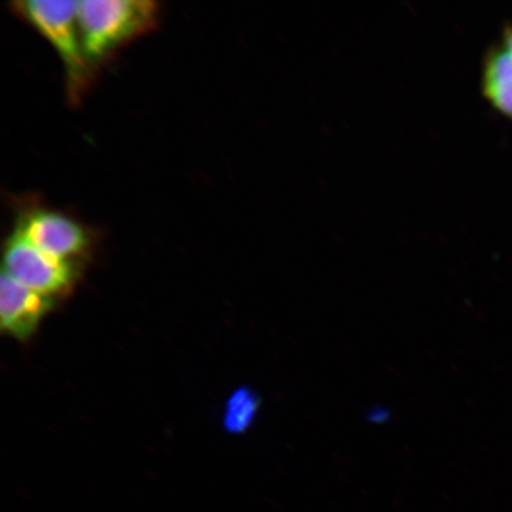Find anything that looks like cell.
<instances>
[{
	"instance_id": "7",
	"label": "cell",
	"mask_w": 512,
	"mask_h": 512,
	"mask_svg": "<svg viewBox=\"0 0 512 512\" xmlns=\"http://www.w3.org/2000/svg\"><path fill=\"white\" fill-rule=\"evenodd\" d=\"M260 406V396L254 389L246 386L234 390L223 409L224 431L233 435L246 433L255 424Z\"/></svg>"
},
{
	"instance_id": "2",
	"label": "cell",
	"mask_w": 512,
	"mask_h": 512,
	"mask_svg": "<svg viewBox=\"0 0 512 512\" xmlns=\"http://www.w3.org/2000/svg\"><path fill=\"white\" fill-rule=\"evenodd\" d=\"M10 6L18 18L27 22L54 48L63 66L68 101L78 105L96 74L82 47L78 2L23 0Z\"/></svg>"
},
{
	"instance_id": "4",
	"label": "cell",
	"mask_w": 512,
	"mask_h": 512,
	"mask_svg": "<svg viewBox=\"0 0 512 512\" xmlns=\"http://www.w3.org/2000/svg\"><path fill=\"white\" fill-rule=\"evenodd\" d=\"M3 256V272L51 298L72 291L80 275L76 262L57 259L14 232L5 242Z\"/></svg>"
},
{
	"instance_id": "6",
	"label": "cell",
	"mask_w": 512,
	"mask_h": 512,
	"mask_svg": "<svg viewBox=\"0 0 512 512\" xmlns=\"http://www.w3.org/2000/svg\"><path fill=\"white\" fill-rule=\"evenodd\" d=\"M482 91L496 112L512 120V56L502 43L485 55Z\"/></svg>"
},
{
	"instance_id": "3",
	"label": "cell",
	"mask_w": 512,
	"mask_h": 512,
	"mask_svg": "<svg viewBox=\"0 0 512 512\" xmlns=\"http://www.w3.org/2000/svg\"><path fill=\"white\" fill-rule=\"evenodd\" d=\"M12 232L41 251L76 264L91 252L94 240L91 230L74 217L41 204L18 208Z\"/></svg>"
},
{
	"instance_id": "5",
	"label": "cell",
	"mask_w": 512,
	"mask_h": 512,
	"mask_svg": "<svg viewBox=\"0 0 512 512\" xmlns=\"http://www.w3.org/2000/svg\"><path fill=\"white\" fill-rule=\"evenodd\" d=\"M55 298L44 296L2 273L0 279V325L11 337L25 341L38 329L44 317L53 310Z\"/></svg>"
},
{
	"instance_id": "1",
	"label": "cell",
	"mask_w": 512,
	"mask_h": 512,
	"mask_svg": "<svg viewBox=\"0 0 512 512\" xmlns=\"http://www.w3.org/2000/svg\"><path fill=\"white\" fill-rule=\"evenodd\" d=\"M160 12L152 0H80L82 47L95 72L121 48L156 29Z\"/></svg>"
},
{
	"instance_id": "8",
	"label": "cell",
	"mask_w": 512,
	"mask_h": 512,
	"mask_svg": "<svg viewBox=\"0 0 512 512\" xmlns=\"http://www.w3.org/2000/svg\"><path fill=\"white\" fill-rule=\"evenodd\" d=\"M501 43L503 44V47L507 49L510 55L512 56V24L510 25V27L505 28Z\"/></svg>"
}]
</instances>
